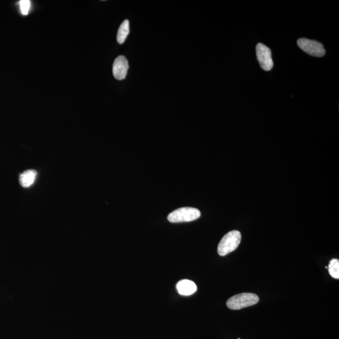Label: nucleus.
I'll list each match as a JSON object with an SVG mask.
<instances>
[{
  "label": "nucleus",
  "instance_id": "nucleus-13",
  "mask_svg": "<svg viewBox=\"0 0 339 339\" xmlns=\"http://www.w3.org/2000/svg\"><path fill=\"white\" fill-rule=\"evenodd\" d=\"M238 339H241V338H239Z\"/></svg>",
  "mask_w": 339,
  "mask_h": 339
},
{
  "label": "nucleus",
  "instance_id": "nucleus-11",
  "mask_svg": "<svg viewBox=\"0 0 339 339\" xmlns=\"http://www.w3.org/2000/svg\"><path fill=\"white\" fill-rule=\"evenodd\" d=\"M20 10L22 15H27L29 14L30 9V1L29 0H22L19 2Z\"/></svg>",
  "mask_w": 339,
  "mask_h": 339
},
{
  "label": "nucleus",
  "instance_id": "nucleus-7",
  "mask_svg": "<svg viewBox=\"0 0 339 339\" xmlns=\"http://www.w3.org/2000/svg\"><path fill=\"white\" fill-rule=\"evenodd\" d=\"M178 294L183 296H189L197 291V287L194 282L188 280H181L177 284Z\"/></svg>",
  "mask_w": 339,
  "mask_h": 339
},
{
  "label": "nucleus",
  "instance_id": "nucleus-5",
  "mask_svg": "<svg viewBox=\"0 0 339 339\" xmlns=\"http://www.w3.org/2000/svg\"><path fill=\"white\" fill-rule=\"evenodd\" d=\"M256 51L257 60L262 70L266 71H271L274 67V61L269 48L259 43L256 46Z\"/></svg>",
  "mask_w": 339,
  "mask_h": 339
},
{
  "label": "nucleus",
  "instance_id": "nucleus-6",
  "mask_svg": "<svg viewBox=\"0 0 339 339\" xmlns=\"http://www.w3.org/2000/svg\"><path fill=\"white\" fill-rule=\"evenodd\" d=\"M128 62L124 56H119L114 60L113 66L114 77L116 80L121 81L124 80L128 71Z\"/></svg>",
  "mask_w": 339,
  "mask_h": 339
},
{
  "label": "nucleus",
  "instance_id": "nucleus-2",
  "mask_svg": "<svg viewBox=\"0 0 339 339\" xmlns=\"http://www.w3.org/2000/svg\"><path fill=\"white\" fill-rule=\"evenodd\" d=\"M257 295L251 293H243L234 295L227 301L226 305L231 310H240L251 307L259 302Z\"/></svg>",
  "mask_w": 339,
  "mask_h": 339
},
{
  "label": "nucleus",
  "instance_id": "nucleus-10",
  "mask_svg": "<svg viewBox=\"0 0 339 339\" xmlns=\"http://www.w3.org/2000/svg\"><path fill=\"white\" fill-rule=\"evenodd\" d=\"M328 269L330 276L333 279L338 280L339 279V260L337 259L331 260Z\"/></svg>",
  "mask_w": 339,
  "mask_h": 339
},
{
  "label": "nucleus",
  "instance_id": "nucleus-4",
  "mask_svg": "<svg viewBox=\"0 0 339 339\" xmlns=\"http://www.w3.org/2000/svg\"><path fill=\"white\" fill-rule=\"evenodd\" d=\"M298 45L305 52L315 57H323L325 50L322 43L307 39H300L298 40Z\"/></svg>",
  "mask_w": 339,
  "mask_h": 339
},
{
  "label": "nucleus",
  "instance_id": "nucleus-1",
  "mask_svg": "<svg viewBox=\"0 0 339 339\" xmlns=\"http://www.w3.org/2000/svg\"><path fill=\"white\" fill-rule=\"evenodd\" d=\"M241 234L238 231H232L225 234L222 238L218 247V253L224 256L236 250L240 244Z\"/></svg>",
  "mask_w": 339,
  "mask_h": 339
},
{
  "label": "nucleus",
  "instance_id": "nucleus-12",
  "mask_svg": "<svg viewBox=\"0 0 339 339\" xmlns=\"http://www.w3.org/2000/svg\"><path fill=\"white\" fill-rule=\"evenodd\" d=\"M326 269H328V266H325Z\"/></svg>",
  "mask_w": 339,
  "mask_h": 339
},
{
  "label": "nucleus",
  "instance_id": "nucleus-3",
  "mask_svg": "<svg viewBox=\"0 0 339 339\" xmlns=\"http://www.w3.org/2000/svg\"><path fill=\"white\" fill-rule=\"evenodd\" d=\"M200 211L193 208H182L177 209L168 216V221L172 223H183L195 221L199 218Z\"/></svg>",
  "mask_w": 339,
  "mask_h": 339
},
{
  "label": "nucleus",
  "instance_id": "nucleus-9",
  "mask_svg": "<svg viewBox=\"0 0 339 339\" xmlns=\"http://www.w3.org/2000/svg\"><path fill=\"white\" fill-rule=\"evenodd\" d=\"M129 34V22L128 20H125L122 23L120 27L119 28L118 34H117V41L119 44H122L126 39Z\"/></svg>",
  "mask_w": 339,
  "mask_h": 339
},
{
  "label": "nucleus",
  "instance_id": "nucleus-8",
  "mask_svg": "<svg viewBox=\"0 0 339 339\" xmlns=\"http://www.w3.org/2000/svg\"><path fill=\"white\" fill-rule=\"evenodd\" d=\"M37 172L34 170L25 171L20 175L19 182L22 187L24 188L30 187L34 184L36 179Z\"/></svg>",
  "mask_w": 339,
  "mask_h": 339
}]
</instances>
